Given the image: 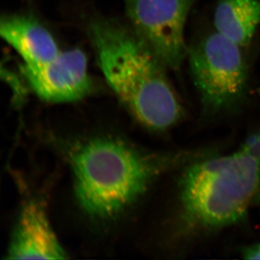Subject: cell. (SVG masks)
<instances>
[{"label": "cell", "mask_w": 260, "mask_h": 260, "mask_svg": "<svg viewBox=\"0 0 260 260\" xmlns=\"http://www.w3.org/2000/svg\"><path fill=\"white\" fill-rule=\"evenodd\" d=\"M204 155L145 153L120 140L96 138L76 145L69 158L80 207L92 218L104 220L124 211L164 173Z\"/></svg>", "instance_id": "cell-1"}, {"label": "cell", "mask_w": 260, "mask_h": 260, "mask_svg": "<svg viewBox=\"0 0 260 260\" xmlns=\"http://www.w3.org/2000/svg\"><path fill=\"white\" fill-rule=\"evenodd\" d=\"M89 36L108 84L138 121L162 131L182 119L184 107L167 68L129 25L99 18L90 24Z\"/></svg>", "instance_id": "cell-2"}, {"label": "cell", "mask_w": 260, "mask_h": 260, "mask_svg": "<svg viewBox=\"0 0 260 260\" xmlns=\"http://www.w3.org/2000/svg\"><path fill=\"white\" fill-rule=\"evenodd\" d=\"M184 167L179 183L181 232L196 234L235 225L260 190V133L230 155L202 157Z\"/></svg>", "instance_id": "cell-3"}, {"label": "cell", "mask_w": 260, "mask_h": 260, "mask_svg": "<svg viewBox=\"0 0 260 260\" xmlns=\"http://www.w3.org/2000/svg\"><path fill=\"white\" fill-rule=\"evenodd\" d=\"M186 59L205 112H225L242 102L247 66L242 47L214 30L188 47Z\"/></svg>", "instance_id": "cell-4"}, {"label": "cell", "mask_w": 260, "mask_h": 260, "mask_svg": "<svg viewBox=\"0 0 260 260\" xmlns=\"http://www.w3.org/2000/svg\"><path fill=\"white\" fill-rule=\"evenodd\" d=\"M197 1L123 0L130 26L167 69L179 71L186 59V20Z\"/></svg>", "instance_id": "cell-5"}, {"label": "cell", "mask_w": 260, "mask_h": 260, "mask_svg": "<svg viewBox=\"0 0 260 260\" xmlns=\"http://www.w3.org/2000/svg\"><path fill=\"white\" fill-rule=\"evenodd\" d=\"M21 71L32 91L47 102H76L93 88L86 55L79 49L61 51L44 64H24Z\"/></svg>", "instance_id": "cell-6"}, {"label": "cell", "mask_w": 260, "mask_h": 260, "mask_svg": "<svg viewBox=\"0 0 260 260\" xmlns=\"http://www.w3.org/2000/svg\"><path fill=\"white\" fill-rule=\"evenodd\" d=\"M7 254L8 259L68 258L41 203L29 200L23 205Z\"/></svg>", "instance_id": "cell-7"}, {"label": "cell", "mask_w": 260, "mask_h": 260, "mask_svg": "<svg viewBox=\"0 0 260 260\" xmlns=\"http://www.w3.org/2000/svg\"><path fill=\"white\" fill-rule=\"evenodd\" d=\"M0 32L23 58L24 64H44L61 52L49 30L29 15H5L2 18Z\"/></svg>", "instance_id": "cell-8"}, {"label": "cell", "mask_w": 260, "mask_h": 260, "mask_svg": "<svg viewBox=\"0 0 260 260\" xmlns=\"http://www.w3.org/2000/svg\"><path fill=\"white\" fill-rule=\"evenodd\" d=\"M213 23L215 31L245 47L260 25V0H219Z\"/></svg>", "instance_id": "cell-9"}, {"label": "cell", "mask_w": 260, "mask_h": 260, "mask_svg": "<svg viewBox=\"0 0 260 260\" xmlns=\"http://www.w3.org/2000/svg\"><path fill=\"white\" fill-rule=\"evenodd\" d=\"M243 257L247 259H260V243L243 249Z\"/></svg>", "instance_id": "cell-10"}, {"label": "cell", "mask_w": 260, "mask_h": 260, "mask_svg": "<svg viewBox=\"0 0 260 260\" xmlns=\"http://www.w3.org/2000/svg\"><path fill=\"white\" fill-rule=\"evenodd\" d=\"M254 204L260 205V191L256 195L255 199H254Z\"/></svg>", "instance_id": "cell-11"}]
</instances>
